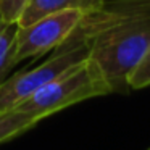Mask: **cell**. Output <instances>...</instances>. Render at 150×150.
Segmentation results:
<instances>
[{
	"label": "cell",
	"mask_w": 150,
	"mask_h": 150,
	"mask_svg": "<svg viewBox=\"0 0 150 150\" xmlns=\"http://www.w3.org/2000/svg\"><path fill=\"white\" fill-rule=\"evenodd\" d=\"M18 33V23H7L0 18V84L8 78L15 62V40Z\"/></svg>",
	"instance_id": "6"
},
{
	"label": "cell",
	"mask_w": 150,
	"mask_h": 150,
	"mask_svg": "<svg viewBox=\"0 0 150 150\" xmlns=\"http://www.w3.org/2000/svg\"><path fill=\"white\" fill-rule=\"evenodd\" d=\"M29 0H0V18L7 23H20Z\"/></svg>",
	"instance_id": "9"
},
{
	"label": "cell",
	"mask_w": 150,
	"mask_h": 150,
	"mask_svg": "<svg viewBox=\"0 0 150 150\" xmlns=\"http://www.w3.org/2000/svg\"><path fill=\"white\" fill-rule=\"evenodd\" d=\"M149 86H150V47L129 76V89L131 91L144 89V87H149Z\"/></svg>",
	"instance_id": "8"
},
{
	"label": "cell",
	"mask_w": 150,
	"mask_h": 150,
	"mask_svg": "<svg viewBox=\"0 0 150 150\" xmlns=\"http://www.w3.org/2000/svg\"><path fill=\"white\" fill-rule=\"evenodd\" d=\"M37 123H39L37 120L24 113H18V111L0 115V144L33 129Z\"/></svg>",
	"instance_id": "7"
},
{
	"label": "cell",
	"mask_w": 150,
	"mask_h": 150,
	"mask_svg": "<svg viewBox=\"0 0 150 150\" xmlns=\"http://www.w3.org/2000/svg\"><path fill=\"white\" fill-rule=\"evenodd\" d=\"M105 2L107 0H29L18 26H26L45 15L63 10H81L89 13L100 8Z\"/></svg>",
	"instance_id": "5"
},
{
	"label": "cell",
	"mask_w": 150,
	"mask_h": 150,
	"mask_svg": "<svg viewBox=\"0 0 150 150\" xmlns=\"http://www.w3.org/2000/svg\"><path fill=\"white\" fill-rule=\"evenodd\" d=\"M81 10H63L50 13L26 26H18L15 40V65L28 58H37L53 52L66 42L86 16Z\"/></svg>",
	"instance_id": "4"
},
{
	"label": "cell",
	"mask_w": 150,
	"mask_h": 150,
	"mask_svg": "<svg viewBox=\"0 0 150 150\" xmlns=\"http://www.w3.org/2000/svg\"><path fill=\"white\" fill-rule=\"evenodd\" d=\"M79 33L111 94H126L131 73L150 47V0H107L86 15Z\"/></svg>",
	"instance_id": "1"
},
{
	"label": "cell",
	"mask_w": 150,
	"mask_h": 150,
	"mask_svg": "<svg viewBox=\"0 0 150 150\" xmlns=\"http://www.w3.org/2000/svg\"><path fill=\"white\" fill-rule=\"evenodd\" d=\"M145 150H150V145H149V147H147V149H145Z\"/></svg>",
	"instance_id": "10"
},
{
	"label": "cell",
	"mask_w": 150,
	"mask_h": 150,
	"mask_svg": "<svg viewBox=\"0 0 150 150\" xmlns=\"http://www.w3.org/2000/svg\"><path fill=\"white\" fill-rule=\"evenodd\" d=\"M111 94L110 84L91 58L78 63L23 100L13 111L42 121L58 111L94 97Z\"/></svg>",
	"instance_id": "2"
},
{
	"label": "cell",
	"mask_w": 150,
	"mask_h": 150,
	"mask_svg": "<svg viewBox=\"0 0 150 150\" xmlns=\"http://www.w3.org/2000/svg\"><path fill=\"white\" fill-rule=\"evenodd\" d=\"M87 58V45L78 28L76 33L63 45L53 50L50 58L34 68L23 69L13 76H8L0 84V115L13 111L21 102L44 87L47 82Z\"/></svg>",
	"instance_id": "3"
}]
</instances>
